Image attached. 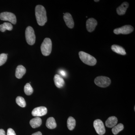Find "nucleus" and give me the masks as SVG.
<instances>
[{
  "mask_svg": "<svg viewBox=\"0 0 135 135\" xmlns=\"http://www.w3.org/2000/svg\"><path fill=\"white\" fill-rule=\"evenodd\" d=\"M35 12L38 24L40 26L44 25L47 20L45 8L42 5H37L35 7Z\"/></svg>",
  "mask_w": 135,
  "mask_h": 135,
  "instance_id": "f257e3e1",
  "label": "nucleus"
},
{
  "mask_svg": "<svg viewBox=\"0 0 135 135\" xmlns=\"http://www.w3.org/2000/svg\"><path fill=\"white\" fill-rule=\"evenodd\" d=\"M79 56L81 61L84 64L89 66H94L97 64L96 59L91 56L84 51L79 52Z\"/></svg>",
  "mask_w": 135,
  "mask_h": 135,
  "instance_id": "f03ea898",
  "label": "nucleus"
},
{
  "mask_svg": "<svg viewBox=\"0 0 135 135\" xmlns=\"http://www.w3.org/2000/svg\"><path fill=\"white\" fill-rule=\"evenodd\" d=\"M52 42L49 38H46L42 44L41 49L42 53L44 56H48L50 55L52 50Z\"/></svg>",
  "mask_w": 135,
  "mask_h": 135,
  "instance_id": "7ed1b4c3",
  "label": "nucleus"
},
{
  "mask_svg": "<svg viewBox=\"0 0 135 135\" xmlns=\"http://www.w3.org/2000/svg\"><path fill=\"white\" fill-rule=\"evenodd\" d=\"M26 39L27 42L30 45L34 44L36 40V37L34 31L31 26L27 27L25 31Z\"/></svg>",
  "mask_w": 135,
  "mask_h": 135,
  "instance_id": "20e7f679",
  "label": "nucleus"
},
{
  "mask_svg": "<svg viewBox=\"0 0 135 135\" xmlns=\"http://www.w3.org/2000/svg\"><path fill=\"white\" fill-rule=\"evenodd\" d=\"M94 82L98 86L106 88L110 84L111 81L109 77L101 76L97 77L94 80Z\"/></svg>",
  "mask_w": 135,
  "mask_h": 135,
  "instance_id": "39448f33",
  "label": "nucleus"
},
{
  "mask_svg": "<svg viewBox=\"0 0 135 135\" xmlns=\"http://www.w3.org/2000/svg\"><path fill=\"white\" fill-rule=\"evenodd\" d=\"M0 19L3 21H7L15 25L17 20L16 16L13 13L10 12H3L0 14Z\"/></svg>",
  "mask_w": 135,
  "mask_h": 135,
  "instance_id": "423d86ee",
  "label": "nucleus"
},
{
  "mask_svg": "<svg viewBox=\"0 0 135 135\" xmlns=\"http://www.w3.org/2000/svg\"><path fill=\"white\" fill-rule=\"evenodd\" d=\"M134 27L131 25H126L119 28H116L114 29L113 32L116 35L120 34L127 35L132 32L134 31Z\"/></svg>",
  "mask_w": 135,
  "mask_h": 135,
  "instance_id": "0eeeda50",
  "label": "nucleus"
},
{
  "mask_svg": "<svg viewBox=\"0 0 135 135\" xmlns=\"http://www.w3.org/2000/svg\"><path fill=\"white\" fill-rule=\"evenodd\" d=\"M94 127L97 133L98 134L103 135L105 133V128L103 122L101 120L97 119L94 121Z\"/></svg>",
  "mask_w": 135,
  "mask_h": 135,
  "instance_id": "6e6552de",
  "label": "nucleus"
},
{
  "mask_svg": "<svg viewBox=\"0 0 135 135\" xmlns=\"http://www.w3.org/2000/svg\"><path fill=\"white\" fill-rule=\"evenodd\" d=\"M47 112V109L45 107H39L33 109L32 112L33 116L36 117H40L46 115Z\"/></svg>",
  "mask_w": 135,
  "mask_h": 135,
  "instance_id": "1a4fd4ad",
  "label": "nucleus"
},
{
  "mask_svg": "<svg viewBox=\"0 0 135 135\" xmlns=\"http://www.w3.org/2000/svg\"><path fill=\"white\" fill-rule=\"evenodd\" d=\"M97 24V22L94 18H90L88 19L86 23V28L88 31L92 32L94 31Z\"/></svg>",
  "mask_w": 135,
  "mask_h": 135,
  "instance_id": "9d476101",
  "label": "nucleus"
},
{
  "mask_svg": "<svg viewBox=\"0 0 135 135\" xmlns=\"http://www.w3.org/2000/svg\"><path fill=\"white\" fill-rule=\"evenodd\" d=\"M64 19L66 26L70 29H72L74 27V22L71 15L69 13H64Z\"/></svg>",
  "mask_w": 135,
  "mask_h": 135,
  "instance_id": "9b49d317",
  "label": "nucleus"
},
{
  "mask_svg": "<svg viewBox=\"0 0 135 135\" xmlns=\"http://www.w3.org/2000/svg\"><path fill=\"white\" fill-rule=\"evenodd\" d=\"M55 85L57 88H62L65 84V81L62 77L59 74H56L54 78Z\"/></svg>",
  "mask_w": 135,
  "mask_h": 135,
  "instance_id": "f8f14e48",
  "label": "nucleus"
},
{
  "mask_svg": "<svg viewBox=\"0 0 135 135\" xmlns=\"http://www.w3.org/2000/svg\"><path fill=\"white\" fill-rule=\"evenodd\" d=\"M118 122V119L116 117L111 116L105 122V126L108 128H113L117 124Z\"/></svg>",
  "mask_w": 135,
  "mask_h": 135,
  "instance_id": "ddd939ff",
  "label": "nucleus"
},
{
  "mask_svg": "<svg viewBox=\"0 0 135 135\" xmlns=\"http://www.w3.org/2000/svg\"><path fill=\"white\" fill-rule=\"evenodd\" d=\"M128 7V3L126 2H123L119 7L116 9V11L118 15L120 16L125 15Z\"/></svg>",
  "mask_w": 135,
  "mask_h": 135,
  "instance_id": "4468645a",
  "label": "nucleus"
},
{
  "mask_svg": "<svg viewBox=\"0 0 135 135\" xmlns=\"http://www.w3.org/2000/svg\"><path fill=\"white\" fill-rule=\"evenodd\" d=\"M26 72V69L23 65H20L17 67L16 71V76L17 79L22 78Z\"/></svg>",
  "mask_w": 135,
  "mask_h": 135,
  "instance_id": "2eb2a0df",
  "label": "nucleus"
},
{
  "mask_svg": "<svg viewBox=\"0 0 135 135\" xmlns=\"http://www.w3.org/2000/svg\"><path fill=\"white\" fill-rule=\"evenodd\" d=\"M112 50L115 53L122 55H125L126 54V52L125 49L121 46L117 45H113L111 47Z\"/></svg>",
  "mask_w": 135,
  "mask_h": 135,
  "instance_id": "dca6fc26",
  "label": "nucleus"
},
{
  "mask_svg": "<svg viewBox=\"0 0 135 135\" xmlns=\"http://www.w3.org/2000/svg\"><path fill=\"white\" fill-rule=\"evenodd\" d=\"M42 122L41 119L39 117L32 119L30 121V124L32 128H33L39 127L41 126Z\"/></svg>",
  "mask_w": 135,
  "mask_h": 135,
  "instance_id": "f3484780",
  "label": "nucleus"
},
{
  "mask_svg": "<svg viewBox=\"0 0 135 135\" xmlns=\"http://www.w3.org/2000/svg\"><path fill=\"white\" fill-rule=\"evenodd\" d=\"M46 126L50 129L55 128L56 127L57 124L54 118L53 117L49 118L46 121Z\"/></svg>",
  "mask_w": 135,
  "mask_h": 135,
  "instance_id": "a211bd4d",
  "label": "nucleus"
},
{
  "mask_svg": "<svg viewBox=\"0 0 135 135\" xmlns=\"http://www.w3.org/2000/svg\"><path fill=\"white\" fill-rule=\"evenodd\" d=\"M67 127L69 130H73L76 126V121L75 119L71 116H70L68 119Z\"/></svg>",
  "mask_w": 135,
  "mask_h": 135,
  "instance_id": "6ab92c4d",
  "label": "nucleus"
},
{
  "mask_svg": "<svg viewBox=\"0 0 135 135\" xmlns=\"http://www.w3.org/2000/svg\"><path fill=\"white\" fill-rule=\"evenodd\" d=\"M13 29V26L11 23L5 22L3 24L0 25V31L4 32L6 30L11 31Z\"/></svg>",
  "mask_w": 135,
  "mask_h": 135,
  "instance_id": "aec40b11",
  "label": "nucleus"
},
{
  "mask_svg": "<svg viewBox=\"0 0 135 135\" xmlns=\"http://www.w3.org/2000/svg\"><path fill=\"white\" fill-rule=\"evenodd\" d=\"M124 129V126L122 123H119L113 128L112 132L114 135H117Z\"/></svg>",
  "mask_w": 135,
  "mask_h": 135,
  "instance_id": "412c9836",
  "label": "nucleus"
},
{
  "mask_svg": "<svg viewBox=\"0 0 135 135\" xmlns=\"http://www.w3.org/2000/svg\"><path fill=\"white\" fill-rule=\"evenodd\" d=\"M24 92L25 94L27 95H30L32 94L33 90L31 86L29 83H26L24 87Z\"/></svg>",
  "mask_w": 135,
  "mask_h": 135,
  "instance_id": "4be33fe9",
  "label": "nucleus"
},
{
  "mask_svg": "<svg viewBox=\"0 0 135 135\" xmlns=\"http://www.w3.org/2000/svg\"><path fill=\"white\" fill-rule=\"evenodd\" d=\"M16 102L19 106L22 107H25L26 106V103L24 98L22 97H18L16 98Z\"/></svg>",
  "mask_w": 135,
  "mask_h": 135,
  "instance_id": "5701e85b",
  "label": "nucleus"
},
{
  "mask_svg": "<svg viewBox=\"0 0 135 135\" xmlns=\"http://www.w3.org/2000/svg\"><path fill=\"white\" fill-rule=\"evenodd\" d=\"M8 54L2 53L0 55V66L4 64L7 59Z\"/></svg>",
  "mask_w": 135,
  "mask_h": 135,
  "instance_id": "b1692460",
  "label": "nucleus"
},
{
  "mask_svg": "<svg viewBox=\"0 0 135 135\" xmlns=\"http://www.w3.org/2000/svg\"><path fill=\"white\" fill-rule=\"evenodd\" d=\"M7 135H16L15 133V131L12 128L8 129Z\"/></svg>",
  "mask_w": 135,
  "mask_h": 135,
  "instance_id": "393cba45",
  "label": "nucleus"
},
{
  "mask_svg": "<svg viewBox=\"0 0 135 135\" xmlns=\"http://www.w3.org/2000/svg\"><path fill=\"white\" fill-rule=\"evenodd\" d=\"M59 73L60 74V75L63 76V77H65L66 75V73L65 71H64V70H60V72H59Z\"/></svg>",
  "mask_w": 135,
  "mask_h": 135,
  "instance_id": "a878e982",
  "label": "nucleus"
},
{
  "mask_svg": "<svg viewBox=\"0 0 135 135\" xmlns=\"http://www.w3.org/2000/svg\"><path fill=\"white\" fill-rule=\"evenodd\" d=\"M0 135H6L5 131L3 129H0Z\"/></svg>",
  "mask_w": 135,
  "mask_h": 135,
  "instance_id": "bb28decb",
  "label": "nucleus"
},
{
  "mask_svg": "<svg viewBox=\"0 0 135 135\" xmlns=\"http://www.w3.org/2000/svg\"><path fill=\"white\" fill-rule=\"evenodd\" d=\"M32 135H42V134L41 132H40V131H38V132L33 133V134Z\"/></svg>",
  "mask_w": 135,
  "mask_h": 135,
  "instance_id": "cd10ccee",
  "label": "nucleus"
},
{
  "mask_svg": "<svg viewBox=\"0 0 135 135\" xmlns=\"http://www.w3.org/2000/svg\"><path fill=\"white\" fill-rule=\"evenodd\" d=\"M99 1H95H95H94L95 2H99Z\"/></svg>",
  "mask_w": 135,
  "mask_h": 135,
  "instance_id": "c85d7f7f",
  "label": "nucleus"
}]
</instances>
